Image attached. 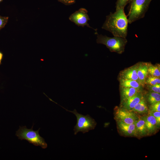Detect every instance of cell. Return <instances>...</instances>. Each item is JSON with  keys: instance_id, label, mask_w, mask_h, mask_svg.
Masks as SVG:
<instances>
[{"instance_id": "ba28073f", "label": "cell", "mask_w": 160, "mask_h": 160, "mask_svg": "<svg viewBox=\"0 0 160 160\" xmlns=\"http://www.w3.org/2000/svg\"><path fill=\"white\" fill-rule=\"evenodd\" d=\"M137 66L138 63L121 71L120 79H131L139 83L137 72Z\"/></svg>"}, {"instance_id": "4fadbf2b", "label": "cell", "mask_w": 160, "mask_h": 160, "mask_svg": "<svg viewBox=\"0 0 160 160\" xmlns=\"http://www.w3.org/2000/svg\"><path fill=\"white\" fill-rule=\"evenodd\" d=\"M120 95L121 102L133 96L137 93L141 92L133 87H120Z\"/></svg>"}, {"instance_id": "e0dca14e", "label": "cell", "mask_w": 160, "mask_h": 160, "mask_svg": "<svg viewBox=\"0 0 160 160\" xmlns=\"http://www.w3.org/2000/svg\"><path fill=\"white\" fill-rule=\"evenodd\" d=\"M147 99L151 105L160 102V93L150 92L147 95Z\"/></svg>"}, {"instance_id": "603a6c76", "label": "cell", "mask_w": 160, "mask_h": 160, "mask_svg": "<svg viewBox=\"0 0 160 160\" xmlns=\"http://www.w3.org/2000/svg\"><path fill=\"white\" fill-rule=\"evenodd\" d=\"M9 17L0 16V30L4 28L7 24Z\"/></svg>"}, {"instance_id": "2e32d148", "label": "cell", "mask_w": 160, "mask_h": 160, "mask_svg": "<svg viewBox=\"0 0 160 160\" xmlns=\"http://www.w3.org/2000/svg\"><path fill=\"white\" fill-rule=\"evenodd\" d=\"M130 111H133L140 113H145L148 112V109L146 102L143 97Z\"/></svg>"}, {"instance_id": "44dd1931", "label": "cell", "mask_w": 160, "mask_h": 160, "mask_svg": "<svg viewBox=\"0 0 160 160\" xmlns=\"http://www.w3.org/2000/svg\"><path fill=\"white\" fill-rule=\"evenodd\" d=\"M131 0H117L116 3V8H124Z\"/></svg>"}, {"instance_id": "cb8c5ba5", "label": "cell", "mask_w": 160, "mask_h": 160, "mask_svg": "<svg viewBox=\"0 0 160 160\" xmlns=\"http://www.w3.org/2000/svg\"><path fill=\"white\" fill-rule=\"evenodd\" d=\"M149 115L153 116L155 118L158 126L160 124V112L150 111Z\"/></svg>"}, {"instance_id": "7402d4cb", "label": "cell", "mask_w": 160, "mask_h": 160, "mask_svg": "<svg viewBox=\"0 0 160 160\" xmlns=\"http://www.w3.org/2000/svg\"><path fill=\"white\" fill-rule=\"evenodd\" d=\"M150 109V111H160V102L151 104Z\"/></svg>"}, {"instance_id": "52a82bcc", "label": "cell", "mask_w": 160, "mask_h": 160, "mask_svg": "<svg viewBox=\"0 0 160 160\" xmlns=\"http://www.w3.org/2000/svg\"><path fill=\"white\" fill-rule=\"evenodd\" d=\"M116 117L118 120L127 124H132L135 122L138 118L132 111L124 109L119 108L116 113Z\"/></svg>"}, {"instance_id": "484cf974", "label": "cell", "mask_w": 160, "mask_h": 160, "mask_svg": "<svg viewBox=\"0 0 160 160\" xmlns=\"http://www.w3.org/2000/svg\"><path fill=\"white\" fill-rule=\"evenodd\" d=\"M3 53L0 51V65L1 64V61L3 58Z\"/></svg>"}, {"instance_id": "6da1fadb", "label": "cell", "mask_w": 160, "mask_h": 160, "mask_svg": "<svg viewBox=\"0 0 160 160\" xmlns=\"http://www.w3.org/2000/svg\"><path fill=\"white\" fill-rule=\"evenodd\" d=\"M124 9L116 8L114 13L107 16L102 28L109 31L114 36L126 38L129 23Z\"/></svg>"}, {"instance_id": "30bf717a", "label": "cell", "mask_w": 160, "mask_h": 160, "mask_svg": "<svg viewBox=\"0 0 160 160\" xmlns=\"http://www.w3.org/2000/svg\"><path fill=\"white\" fill-rule=\"evenodd\" d=\"M143 97L141 92L137 93L133 96L123 101V109L131 111Z\"/></svg>"}, {"instance_id": "7a4b0ae2", "label": "cell", "mask_w": 160, "mask_h": 160, "mask_svg": "<svg viewBox=\"0 0 160 160\" xmlns=\"http://www.w3.org/2000/svg\"><path fill=\"white\" fill-rule=\"evenodd\" d=\"M33 124L30 129H28L26 126H19V129L16 132L15 135L19 139L26 140L35 146H40L43 149L46 148L47 147V144L39 133L40 128L34 131L33 130Z\"/></svg>"}, {"instance_id": "5b68a950", "label": "cell", "mask_w": 160, "mask_h": 160, "mask_svg": "<svg viewBox=\"0 0 160 160\" xmlns=\"http://www.w3.org/2000/svg\"><path fill=\"white\" fill-rule=\"evenodd\" d=\"M62 107L66 111L73 113L76 117L77 123L73 129L75 135L79 132L85 133L95 128L96 123L89 115L84 116L79 113L75 109L73 111H70Z\"/></svg>"}, {"instance_id": "277c9868", "label": "cell", "mask_w": 160, "mask_h": 160, "mask_svg": "<svg viewBox=\"0 0 160 160\" xmlns=\"http://www.w3.org/2000/svg\"><path fill=\"white\" fill-rule=\"evenodd\" d=\"M151 0H131L127 16L131 24L143 18Z\"/></svg>"}, {"instance_id": "ffe728a7", "label": "cell", "mask_w": 160, "mask_h": 160, "mask_svg": "<svg viewBox=\"0 0 160 160\" xmlns=\"http://www.w3.org/2000/svg\"><path fill=\"white\" fill-rule=\"evenodd\" d=\"M148 87L151 92L159 93H160V84H157L153 85H148Z\"/></svg>"}, {"instance_id": "8992f818", "label": "cell", "mask_w": 160, "mask_h": 160, "mask_svg": "<svg viewBox=\"0 0 160 160\" xmlns=\"http://www.w3.org/2000/svg\"><path fill=\"white\" fill-rule=\"evenodd\" d=\"M69 19L79 26H81L83 27L86 26L93 29L97 33V30L91 27L88 23L90 19L88 15V11L85 9L81 8L76 11L70 15Z\"/></svg>"}, {"instance_id": "ac0fdd59", "label": "cell", "mask_w": 160, "mask_h": 160, "mask_svg": "<svg viewBox=\"0 0 160 160\" xmlns=\"http://www.w3.org/2000/svg\"><path fill=\"white\" fill-rule=\"evenodd\" d=\"M160 66L157 65H153L150 63H148V72L150 76L160 77Z\"/></svg>"}, {"instance_id": "d6986e66", "label": "cell", "mask_w": 160, "mask_h": 160, "mask_svg": "<svg viewBox=\"0 0 160 160\" xmlns=\"http://www.w3.org/2000/svg\"><path fill=\"white\" fill-rule=\"evenodd\" d=\"M160 84V77L151 76H148L145 82V84L149 85H153Z\"/></svg>"}, {"instance_id": "5bb4252c", "label": "cell", "mask_w": 160, "mask_h": 160, "mask_svg": "<svg viewBox=\"0 0 160 160\" xmlns=\"http://www.w3.org/2000/svg\"><path fill=\"white\" fill-rule=\"evenodd\" d=\"M121 87H133L140 91L142 90L143 86L137 81L131 79H119Z\"/></svg>"}, {"instance_id": "3957f363", "label": "cell", "mask_w": 160, "mask_h": 160, "mask_svg": "<svg viewBox=\"0 0 160 160\" xmlns=\"http://www.w3.org/2000/svg\"><path fill=\"white\" fill-rule=\"evenodd\" d=\"M97 34L96 41L97 44L105 45L111 52L119 54L124 52L127 42L126 38L115 36L110 37L105 35Z\"/></svg>"}, {"instance_id": "4316f807", "label": "cell", "mask_w": 160, "mask_h": 160, "mask_svg": "<svg viewBox=\"0 0 160 160\" xmlns=\"http://www.w3.org/2000/svg\"><path fill=\"white\" fill-rule=\"evenodd\" d=\"M3 0H0V3L2 2Z\"/></svg>"}, {"instance_id": "7c38bea8", "label": "cell", "mask_w": 160, "mask_h": 160, "mask_svg": "<svg viewBox=\"0 0 160 160\" xmlns=\"http://www.w3.org/2000/svg\"><path fill=\"white\" fill-rule=\"evenodd\" d=\"M148 133L154 132L157 128V124L156 120L153 116L149 115L143 117Z\"/></svg>"}, {"instance_id": "d4e9b609", "label": "cell", "mask_w": 160, "mask_h": 160, "mask_svg": "<svg viewBox=\"0 0 160 160\" xmlns=\"http://www.w3.org/2000/svg\"><path fill=\"white\" fill-rule=\"evenodd\" d=\"M59 1L66 5H71L74 3L75 0H58Z\"/></svg>"}, {"instance_id": "8fae6325", "label": "cell", "mask_w": 160, "mask_h": 160, "mask_svg": "<svg viewBox=\"0 0 160 160\" xmlns=\"http://www.w3.org/2000/svg\"><path fill=\"white\" fill-rule=\"evenodd\" d=\"M148 63L143 62L138 63L137 75L139 83L143 86L145 84V81L148 74Z\"/></svg>"}, {"instance_id": "9c48e42d", "label": "cell", "mask_w": 160, "mask_h": 160, "mask_svg": "<svg viewBox=\"0 0 160 160\" xmlns=\"http://www.w3.org/2000/svg\"><path fill=\"white\" fill-rule=\"evenodd\" d=\"M117 124L119 129L125 135L128 136L138 135V133L136 128L135 122L129 124L118 120Z\"/></svg>"}, {"instance_id": "9a60e30c", "label": "cell", "mask_w": 160, "mask_h": 160, "mask_svg": "<svg viewBox=\"0 0 160 160\" xmlns=\"http://www.w3.org/2000/svg\"><path fill=\"white\" fill-rule=\"evenodd\" d=\"M135 124L137 133L140 135L145 136L148 133L143 117L138 119L135 122Z\"/></svg>"}]
</instances>
